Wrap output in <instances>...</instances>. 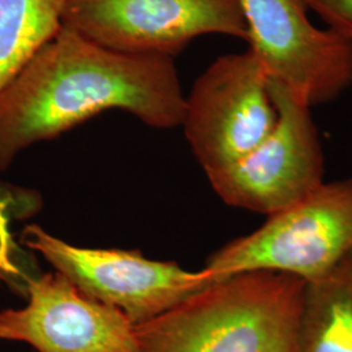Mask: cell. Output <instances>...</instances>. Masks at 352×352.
<instances>
[{
  "instance_id": "obj_1",
  "label": "cell",
  "mask_w": 352,
  "mask_h": 352,
  "mask_svg": "<svg viewBox=\"0 0 352 352\" xmlns=\"http://www.w3.org/2000/svg\"><path fill=\"white\" fill-rule=\"evenodd\" d=\"M184 109L173 58L110 50L62 26L0 91V171L29 146L103 111L170 129L182 126Z\"/></svg>"
},
{
  "instance_id": "obj_2",
  "label": "cell",
  "mask_w": 352,
  "mask_h": 352,
  "mask_svg": "<svg viewBox=\"0 0 352 352\" xmlns=\"http://www.w3.org/2000/svg\"><path fill=\"white\" fill-rule=\"evenodd\" d=\"M305 282L276 272L221 279L135 325L139 352H298Z\"/></svg>"
},
{
  "instance_id": "obj_3",
  "label": "cell",
  "mask_w": 352,
  "mask_h": 352,
  "mask_svg": "<svg viewBox=\"0 0 352 352\" xmlns=\"http://www.w3.org/2000/svg\"><path fill=\"white\" fill-rule=\"evenodd\" d=\"M352 254V177L322 183L287 209L267 217L251 234L208 258L217 278L276 272L305 283L325 276Z\"/></svg>"
},
{
  "instance_id": "obj_4",
  "label": "cell",
  "mask_w": 352,
  "mask_h": 352,
  "mask_svg": "<svg viewBox=\"0 0 352 352\" xmlns=\"http://www.w3.org/2000/svg\"><path fill=\"white\" fill-rule=\"evenodd\" d=\"M21 241L77 289L122 311L133 325L164 315L221 280L205 269L189 272L171 261L149 260L139 251L76 247L38 225L26 226Z\"/></svg>"
},
{
  "instance_id": "obj_5",
  "label": "cell",
  "mask_w": 352,
  "mask_h": 352,
  "mask_svg": "<svg viewBox=\"0 0 352 352\" xmlns=\"http://www.w3.org/2000/svg\"><path fill=\"white\" fill-rule=\"evenodd\" d=\"M277 120L270 80L248 49L218 58L195 81L182 126L209 176L258 146Z\"/></svg>"
},
{
  "instance_id": "obj_6",
  "label": "cell",
  "mask_w": 352,
  "mask_h": 352,
  "mask_svg": "<svg viewBox=\"0 0 352 352\" xmlns=\"http://www.w3.org/2000/svg\"><path fill=\"white\" fill-rule=\"evenodd\" d=\"M250 50L270 82L314 107L352 87V38L308 17L305 0H239Z\"/></svg>"
},
{
  "instance_id": "obj_7",
  "label": "cell",
  "mask_w": 352,
  "mask_h": 352,
  "mask_svg": "<svg viewBox=\"0 0 352 352\" xmlns=\"http://www.w3.org/2000/svg\"><path fill=\"white\" fill-rule=\"evenodd\" d=\"M62 26L110 50L168 58L204 34L248 39L239 0H67Z\"/></svg>"
},
{
  "instance_id": "obj_8",
  "label": "cell",
  "mask_w": 352,
  "mask_h": 352,
  "mask_svg": "<svg viewBox=\"0 0 352 352\" xmlns=\"http://www.w3.org/2000/svg\"><path fill=\"white\" fill-rule=\"evenodd\" d=\"M278 111L272 133L238 162L208 176L227 205L272 215L324 183V151L311 107L270 82Z\"/></svg>"
},
{
  "instance_id": "obj_9",
  "label": "cell",
  "mask_w": 352,
  "mask_h": 352,
  "mask_svg": "<svg viewBox=\"0 0 352 352\" xmlns=\"http://www.w3.org/2000/svg\"><path fill=\"white\" fill-rule=\"evenodd\" d=\"M28 304L0 312V340L37 352H139L136 329L122 311L77 289L63 274L26 280Z\"/></svg>"
},
{
  "instance_id": "obj_10",
  "label": "cell",
  "mask_w": 352,
  "mask_h": 352,
  "mask_svg": "<svg viewBox=\"0 0 352 352\" xmlns=\"http://www.w3.org/2000/svg\"><path fill=\"white\" fill-rule=\"evenodd\" d=\"M298 352H352V254L305 283Z\"/></svg>"
},
{
  "instance_id": "obj_11",
  "label": "cell",
  "mask_w": 352,
  "mask_h": 352,
  "mask_svg": "<svg viewBox=\"0 0 352 352\" xmlns=\"http://www.w3.org/2000/svg\"><path fill=\"white\" fill-rule=\"evenodd\" d=\"M67 0H0V91L62 29Z\"/></svg>"
},
{
  "instance_id": "obj_12",
  "label": "cell",
  "mask_w": 352,
  "mask_h": 352,
  "mask_svg": "<svg viewBox=\"0 0 352 352\" xmlns=\"http://www.w3.org/2000/svg\"><path fill=\"white\" fill-rule=\"evenodd\" d=\"M305 4L327 23V28L352 38V0H305Z\"/></svg>"
},
{
  "instance_id": "obj_13",
  "label": "cell",
  "mask_w": 352,
  "mask_h": 352,
  "mask_svg": "<svg viewBox=\"0 0 352 352\" xmlns=\"http://www.w3.org/2000/svg\"><path fill=\"white\" fill-rule=\"evenodd\" d=\"M7 273H11L8 266L4 264V261L0 258V278H4L7 276Z\"/></svg>"
}]
</instances>
